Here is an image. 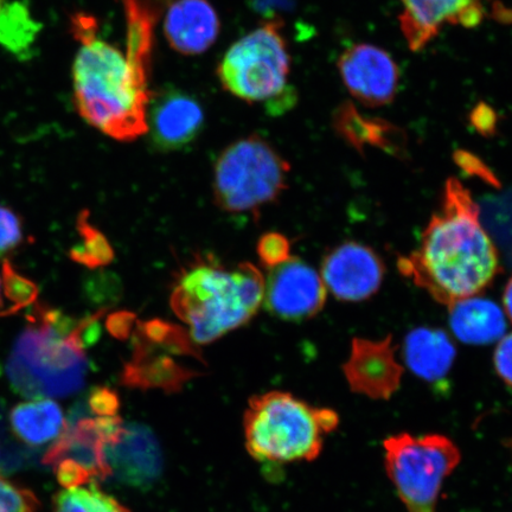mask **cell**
Wrapping results in <instances>:
<instances>
[{
	"label": "cell",
	"instance_id": "6da1fadb",
	"mask_svg": "<svg viewBox=\"0 0 512 512\" xmlns=\"http://www.w3.org/2000/svg\"><path fill=\"white\" fill-rule=\"evenodd\" d=\"M124 4L126 53L96 37L93 18L75 17L73 29L81 47L73 64V89L76 108L87 124L118 142H133L147 133L155 17L143 0Z\"/></svg>",
	"mask_w": 512,
	"mask_h": 512
},
{
	"label": "cell",
	"instance_id": "7a4b0ae2",
	"mask_svg": "<svg viewBox=\"0 0 512 512\" xmlns=\"http://www.w3.org/2000/svg\"><path fill=\"white\" fill-rule=\"evenodd\" d=\"M399 271L447 307L486 290L499 272L494 241L480 221L478 203L456 178L445 184L440 208L422 232L420 245L400 256Z\"/></svg>",
	"mask_w": 512,
	"mask_h": 512
},
{
	"label": "cell",
	"instance_id": "3957f363",
	"mask_svg": "<svg viewBox=\"0 0 512 512\" xmlns=\"http://www.w3.org/2000/svg\"><path fill=\"white\" fill-rule=\"evenodd\" d=\"M98 318L76 325L55 311H38L9 358L8 376L16 392L31 399L66 398L78 392L87 374L85 349Z\"/></svg>",
	"mask_w": 512,
	"mask_h": 512
},
{
	"label": "cell",
	"instance_id": "277c9868",
	"mask_svg": "<svg viewBox=\"0 0 512 512\" xmlns=\"http://www.w3.org/2000/svg\"><path fill=\"white\" fill-rule=\"evenodd\" d=\"M265 287L264 274L249 262L228 268L200 260L179 277L171 307L189 325L192 341L209 344L256 315L264 304Z\"/></svg>",
	"mask_w": 512,
	"mask_h": 512
},
{
	"label": "cell",
	"instance_id": "5b68a950",
	"mask_svg": "<svg viewBox=\"0 0 512 512\" xmlns=\"http://www.w3.org/2000/svg\"><path fill=\"white\" fill-rule=\"evenodd\" d=\"M338 424L332 409L310 406L290 393L268 392L249 400L243 430L255 460L279 465L318 458L325 435Z\"/></svg>",
	"mask_w": 512,
	"mask_h": 512
},
{
	"label": "cell",
	"instance_id": "8992f818",
	"mask_svg": "<svg viewBox=\"0 0 512 512\" xmlns=\"http://www.w3.org/2000/svg\"><path fill=\"white\" fill-rule=\"evenodd\" d=\"M283 21H268L234 43L217 69L222 86L248 102H266L270 114H283L296 104L288 85L291 59L280 29Z\"/></svg>",
	"mask_w": 512,
	"mask_h": 512
},
{
	"label": "cell",
	"instance_id": "52a82bcc",
	"mask_svg": "<svg viewBox=\"0 0 512 512\" xmlns=\"http://www.w3.org/2000/svg\"><path fill=\"white\" fill-rule=\"evenodd\" d=\"M290 164L259 136L238 140L216 160L213 191L217 207L232 214L258 213L286 189Z\"/></svg>",
	"mask_w": 512,
	"mask_h": 512
},
{
	"label": "cell",
	"instance_id": "ba28073f",
	"mask_svg": "<svg viewBox=\"0 0 512 512\" xmlns=\"http://www.w3.org/2000/svg\"><path fill=\"white\" fill-rule=\"evenodd\" d=\"M384 466L408 512H435L462 453L446 435L399 433L384 440Z\"/></svg>",
	"mask_w": 512,
	"mask_h": 512
},
{
	"label": "cell",
	"instance_id": "9c48e42d",
	"mask_svg": "<svg viewBox=\"0 0 512 512\" xmlns=\"http://www.w3.org/2000/svg\"><path fill=\"white\" fill-rule=\"evenodd\" d=\"M400 28L408 47H427L444 25L475 28L485 18L512 22V9L503 0H401Z\"/></svg>",
	"mask_w": 512,
	"mask_h": 512
},
{
	"label": "cell",
	"instance_id": "30bf717a",
	"mask_svg": "<svg viewBox=\"0 0 512 512\" xmlns=\"http://www.w3.org/2000/svg\"><path fill=\"white\" fill-rule=\"evenodd\" d=\"M326 296L328 288L317 271L291 256L268 275L264 304L274 317L299 323L317 316Z\"/></svg>",
	"mask_w": 512,
	"mask_h": 512
},
{
	"label": "cell",
	"instance_id": "8fae6325",
	"mask_svg": "<svg viewBox=\"0 0 512 512\" xmlns=\"http://www.w3.org/2000/svg\"><path fill=\"white\" fill-rule=\"evenodd\" d=\"M386 266L373 248L347 241L332 248L322 262V279L338 300L363 302L379 292Z\"/></svg>",
	"mask_w": 512,
	"mask_h": 512
},
{
	"label": "cell",
	"instance_id": "7c38bea8",
	"mask_svg": "<svg viewBox=\"0 0 512 512\" xmlns=\"http://www.w3.org/2000/svg\"><path fill=\"white\" fill-rule=\"evenodd\" d=\"M146 121L153 149L174 152L200 136L204 112L194 96L175 86H164L151 93Z\"/></svg>",
	"mask_w": 512,
	"mask_h": 512
},
{
	"label": "cell",
	"instance_id": "4fadbf2b",
	"mask_svg": "<svg viewBox=\"0 0 512 512\" xmlns=\"http://www.w3.org/2000/svg\"><path fill=\"white\" fill-rule=\"evenodd\" d=\"M123 430L124 424L118 415L81 419L74 425H67L44 456L43 464L55 466L62 460H72L92 479H105L112 475L107 447L118 441Z\"/></svg>",
	"mask_w": 512,
	"mask_h": 512
},
{
	"label": "cell",
	"instance_id": "5bb4252c",
	"mask_svg": "<svg viewBox=\"0 0 512 512\" xmlns=\"http://www.w3.org/2000/svg\"><path fill=\"white\" fill-rule=\"evenodd\" d=\"M345 87L362 105L383 107L399 91L400 69L386 50L373 44H356L345 50L338 61Z\"/></svg>",
	"mask_w": 512,
	"mask_h": 512
},
{
	"label": "cell",
	"instance_id": "9a60e30c",
	"mask_svg": "<svg viewBox=\"0 0 512 512\" xmlns=\"http://www.w3.org/2000/svg\"><path fill=\"white\" fill-rule=\"evenodd\" d=\"M405 369L396 358L393 337H355L343 374L351 392L373 400H389L398 392Z\"/></svg>",
	"mask_w": 512,
	"mask_h": 512
},
{
	"label": "cell",
	"instance_id": "2e32d148",
	"mask_svg": "<svg viewBox=\"0 0 512 512\" xmlns=\"http://www.w3.org/2000/svg\"><path fill=\"white\" fill-rule=\"evenodd\" d=\"M220 21L208 0H176L164 19V34L171 48L183 55H200L219 36Z\"/></svg>",
	"mask_w": 512,
	"mask_h": 512
},
{
	"label": "cell",
	"instance_id": "e0dca14e",
	"mask_svg": "<svg viewBox=\"0 0 512 512\" xmlns=\"http://www.w3.org/2000/svg\"><path fill=\"white\" fill-rule=\"evenodd\" d=\"M107 462L112 475L125 483L151 484L162 471V456L155 437L140 426H124L118 441L107 447Z\"/></svg>",
	"mask_w": 512,
	"mask_h": 512
},
{
	"label": "cell",
	"instance_id": "ac0fdd59",
	"mask_svg": "<svg viewBox=\"0 0 512 512\" xmlns=\"http://www.w3.org/2000/svg\"><path fill=\"white\" fill-rule=\"evenodd\" d=\"M457 350L444 330L420 326L409 332L403 343V358L409 370L428 383L447 379Z\"/></svg>",
	"mask_w": 512,
	"mask_h": 512
},
{
	"label": "cell",
	"instance_id": "d6986e66",
	"mask_svg": "<svg viewBox=\"0 0 512 512\" xmlns=\"http://www.w3.org/2000/svg\"><path fill=\"white\" fill-rule=\"evenodd\" d=\"M450 325L459 341L486 345L499 341L507 331V319L496 303L470 297L448 306Z\"/></svg>",
	"mask_w": 512,
	"mask_h": 512
},
{
	"label": "cell",
	"instance_id": "ffe728a7",
	"mask_svg": "<svg viewBox=\"0 0 512 512\" xmlns=\"http://www.w3.org/2000/svg\"><path fill=\"white\" fill-rule=\"evenodd\" d=\"M12 433L29 446H43L56 441L68 422L62 408L51 399L18 403L10 412Z\"/></svg>",
	"mask_w": 512,
	"mask_h": 512
},
{
	"label": "cell",
	"instance_id": "44dd1931",
	"mask_svg": "<svg viewBox=\"0 0 512 512\" xmlns=\"http://www.w3.org/2000/svg\"><path fill=\"white\" fill-rule=\"evenodd\" d=\"M191 374L187 369L178 367L170 360L157 358L151 361L142 355L134 357L132 363L127 364L124 371L123 382L134 388H160L166 392L174 393L182 388L183 383L189 380Z\"/></svg>",
	"mask_w": 512,
	"mask_h": 512
},
{
	"label": "cell",
	"instance_id": "7402d4cb",
	"mask_svg": "<svg viewBox=\"0 0 512 512\" xmlns=\"http://www.w3.org/2000/svg\"><path fill=\"white\" fill-rule=\"evenodd\" d=\"M53 512H132L94 482L57 492Z\"/></svg>",
	"mask_w": 512,
	"mask_h": 512
},
{
	"label": "cell",
	"instance_id": "603a6c76",
	"mask_svg": "<svg viewBox=\"0 0 512 512\" xmlns=\"http://www.w3.org/2000/svg\"><path fill=\"white\" fill-rule=\"evenodd\" d=\"M37 25L27 10L14 4L0 11V43L12 51L23 50L34 41Z\"/></svg>",
	"mask_w": 512,
	"mask_h": 512
},
{
	"label": "cell",
	"instance_id": "cb8c5ba5",
	"mask_svg": "<svg viewBox=\"0 0 512 512\" xmlns=\"http://www.w3.org/2000/svg\"><path fill=\"white\" fill-rule=\"evenodd\" d=\"M478 207L486 232L502 245H509L512 242V191L491 197Z\"/></svg>",
	"mask_w": 512,
	"mask_h": 512
},
{
	"label": "cell",
	"instance_id": "d4e9b609",
	"mask_svg": "<svg viewBox=\"0 0 512 512\" xmlns=\"http://www.w3.org/2000/svg\"><path fill=\"white\" fill-rule=\"evenodd\" d=\"M79 230L83 238V242L79 247L70 252L72 258L79 264L88 267H98L108 264L113 259V252L108 245L105 236L94 229L91 224L80 217Z\"/></svg>",
	"mask_w": 512,
	"mask_h": 512
},
{
	"label": "cell",
	"instance_id": "484cf974",
	"mask_svg": "<svg viewBox=\"0 0 512 512\" xmlns=\"http://www.w3.org/2000/svg\"><path fill=\"white\" fill-rule=\"evenodd\" d=\"M32 491L0 476V512H35Z\"/></svg>",
	"mask_w": 512,
	"mask_h": 512
},
{
	"label": "cell",
	"instance_id": "4316f807",
	"mask_svg": "<svg viewBox=\"0 0 512 512\" xmlns=\"http://www.w3.org/2000/svg\"><path fill=\"white\" fill-rule=\"evenodd\" d=\"M4 284L6 296L14 303L10 313L23 309L36 299L37 287L18 275L8 264L4 268Z\"/></svg>",
	"mask_w": 512,
	"mask_h": 512
},
{
	"label": "cell",
	"instance_id": "83f0119b",
	"mask_svg": "<svg viewBox=\"0 0 512 512\" xmlns=\"http://www.w3.org/2000/svg\"><path fill=\"white\" fill-rule=\"evenodd\" d=\"M262 265L274 268L291 258V243L279 233H267L261 236L256 247Z\"/></svg>",
	"mask_w": 512,
	"mask_h": 512
},
{
	"label": "cell",
	"instance_id": "f1b7e54d",
	"mask_svg": "<svg viewBox=\"0 0 512 512\" xmlns=\"http://www.w3.org/2000/svg\"><path fill=\"white\" fill-rule=\"evenodd\" d=\"M23 238L19 217L9 208L0 206V255L11 251Z\"/></svg>",
	"mask_w": 512,
	"mask_h": 512
},
{
	"label": "cell",
	"instance_id": "f546056e",
	"mask_svg": "<svg viewBox=\"0 0 512 512\" xmlns=\"http://www.w3.org/2000/svg\"><path fill=\"white\" fill-rule=\"evenodd\" d=\"M454 160H456L457 165L465 174L477 177L480 181L488 183L492 185V187L501 188V182L498 181L494 172L483 163L482 159L472 155V153L458 151L456 155H454Z\"/></svg>",
	"mask_w": 512,
	"mask_h": 512
},
{
	"label": "cell",
	"instance_id": "4dcf8cb0",
	"mask_svg": "<svg viewBox=\"0 0 512 512\" xmlns=\"http://www.w3.org/2000/svg\"><path fill=\"white\" fill-rule=\"evenodd\" d=\"M89 408L96 416H115L120 406L117 393L110 388H95L88 399Z\"/></svg>",
	"mask_w": 512,
	"mask_h": 512
},
{
	"label": "cell",
	"instance_id": "1f68e13d",
	"mask_svg": "<svg viewBox=\"0 0 512 512\" xmlns=\"http://www.w3.org/2000/svg\"><path fill=\"white\" fill-rule=\"evenodd\" d=\"M494 364L497 375L512 389V334L499 339Z\"/></svg>",
	"mask_w": 512,
	"mask_h": 512
},
{
	"label": "cell",
	"instance_id": "d6a6232c",
	"mask_svg": "<svg viewBox=\"0 0 512 512\" xmlns=\"http://www.w3.org/2000/svg\"><path fill=\"white\" fill-rule=\"evenodd\" d=\"M253 11L268 21H283L280 12L285 11L290 5L288 0H251L249 2Z\"/></svg>",
	"mask_w": 512,
	"mask_h": 512
},
{
	"label": "cell",
	"instance_id": "836d02e7",
	"mask_svg": "<svg viewBox=\"0 0 512 512\" xmlns=\"http://www.w3.org/2000/svg\"><path fill=\"white\" fill-rule=\"evenodd\" d=\"M503 305L505 313H507V316L512 323V277L509 279L507 286H505Z\"/></svg>",
	"mask_w": 512,
	"mask_h": 512
},
{
	"label": "cell",
	"instance_id": "e575fe53",
	"mask_svg": "<svg viewBox=\"0 0 512 512\" xmlns=\"http://www.w3.org/2000/svg\"><path fill=\"white\" fill-rule=\"evenodd\" d=\"M0 288H2V280H0ZM0 297H2V296H0Z\"/></svg>",
	"mask_w": 512,
	"mask_h": 512
}]
</instances>
